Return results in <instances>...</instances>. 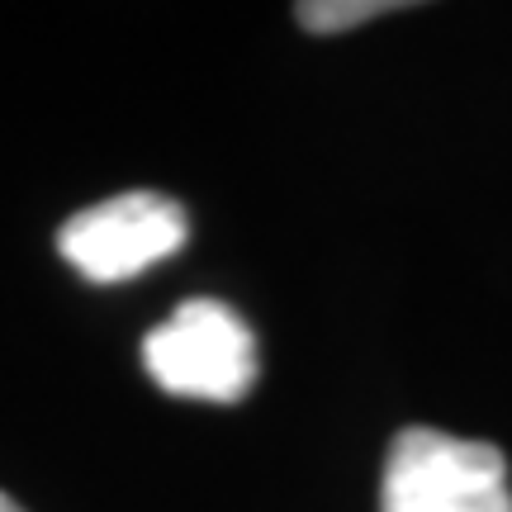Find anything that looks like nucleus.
Returning a JSON list of instances; mask_svg holds the SVG:
<instances>
[{
    "label": "nucleus",
    "mask_w": 512,
    "mask_h": 512,
    "mask_svg": "<svg viewBox=\"0 0 512 512\" xmlns=\"http://www.w3.org/2000/svg\"><path fill=\"white\" fill-rule=\"evenodd\" d=\"M389 10H399V0H304V5H294V19L309 34H342V29H356Z\"/></svg>",
    "instance_id": "4"
},
{
    "label": "nucleus",
    "mask_w": 512,
    "mask_h": 512,
    "mask_svg": "<svg viewBox=\"0 0 512 512\" xmlns=\"http://www.w3.org/2000/svg\"><path fill=\"white\" fill-rule=\"evenodd\" d=\"M380 512H512L508 460L489 441L403 427L384 460Z\"/></svg>",
    "instance_id": "1"
},
{
    "label": "nucleus",
    "mask_w": 512,
    "mask_h": 512,
    "mask_svg": "<svg viewBox=\"0 0 512 512\" xmlns=\"http://www.w3.org/2000/svg\"><path fill=\"white\" fill-rule=\"evenodd\" d=\"M185 242V209L152 190H128L114 200H100L62 223L57 252L81 280L91 285H119L143 275L166 256H176Z\"/></svg>",
    "instance_id": "3"
},
{
    "label": "nucleus",
    "mask_w": 512,
    "mask_h": 512,
    "mask_svg": "<svg viewBox=\"0 0 512 512\" xmlns=\"http://www.w3.org/2000/svg\"><path fill=\"white\" fill-rule=\"evenodd\" d=\"M143 366L176 399L238 403L256 384V337L223 299H185L147 332Z\"/></svg>",
    "instance_id": "2"
},
{
    "label": "nucleus",
    "mask_w": 512,
    "mask_h": 512,
    "mask_svg": "<svg viewBox=\"0 0 512 512\" xmlns=\"http://www.w3.org/2000/svg\"><path fill=\"white\" fill-rule=\"evenodd\" d=\"M0 512H24V508H19V503H15L10 494H0Z\"/></svg>",
    "instance_id": "5"
}]
</instances>
